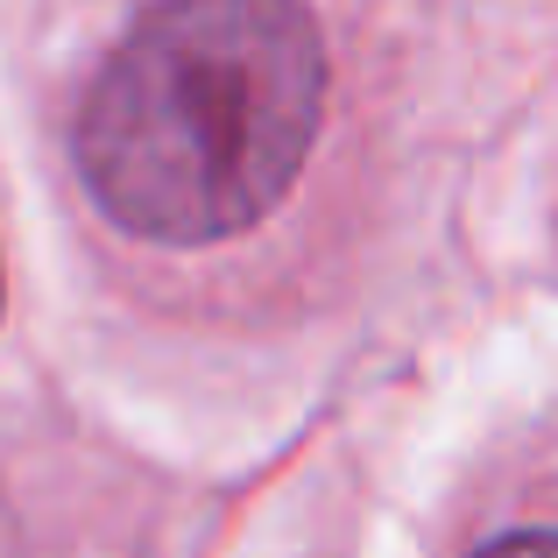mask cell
<instances>
[{"instance_id":"cell-1","label":"cell","mask_w":558,"mask_h":558,"mask_svg":"<svg viewBox=\"0 0 558 558\" xmlns=\"http://www.w3.org/2000/svg\"><path fill=\"white\" fill-rule=\"evenodd\" d=\"M326 121V36L304 0H163L99 64L78 178L135 241L205 247L255 227Z\"/></svg>"},{"instance_id":"cell-2","label":"cell","mask_w":558,"mask_h":558,"mask_svg":"<svg viewBox=\"0 0 558 558\" xmlns=\"http://www.w3.org/2000/svg\"><path fill=\"white\" fill-rule=\"evenodd\" d=\"M481 558H551V537L545 531H517V537H502V545H488Z\"/></svg>"}]
</instances>
